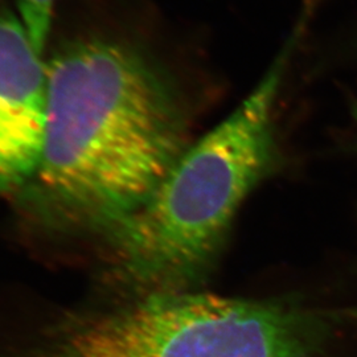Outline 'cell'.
Listing matches in <instances>:
<instances>
[{"label":"cell","instance_id":"1","mask_svg":"<svg viewBox=\"0 0 357 357\" xmlns=\"http://www.w3.org/2000/svg\"><path fill=\"white\" fill-rule=\"evenodd\" d=\"M187 150L172 91L141 52L88 38L47 61L38 167L24 190L63 222L112 233Z\"/></svg>","mask_w":357,"mask_h":357},{"label":"cell","instance_id":"2","mask_svg":"<svg viewBox=\"0 0 357 357\" xmlns=\"http://www.w3.org/2000/svg\"><path fill=\"white\" fill-rule=\"evenodd\" d=\"M303 24L255 89L178 158L150 200L112 236V273L135 296L191 291L274 151V107Z\"/></svg>","mask_w":357,"mask_h":357},{"label":"cell","instance_id":"3","mask_svg":"<svg viewBox=\"0 0 357 357\" xmlns=\"http://www.w3.org/2000/svg\"><path fill=\"white\" fill-rule=\"evenodd\" d=\"M332 323L291 302L153 294L61 321L29 357H315Z\"/></svg>","mask_w":357,"mask_h":357},{"label":"cell","instance_id":"4","mask_svg":"<svg viewBox=\"0 0 357 357\" xmlns=\"http://www.w3.org/2000/svg\"><path fill=\"white\" fill-rule=\"evenodd\" d=\"M47 61L22 20L0 11V196L24 190L43 144Z\"/></svg>","mask_w":357,"mask_h":357},{"label":"cell","instance_id":"5","mask_svg":"<svg viewBox=\"0 0 357 357\" xmlns=\"http://www.w3.org/2000/svg\"><path fill=\"white\" fill-rule=\"evenodd\" d=\"M57 0H17L19 19L38 52L44 53Z\"/></svg>","mask_w":357,"mask_h":357}]
</instances>
